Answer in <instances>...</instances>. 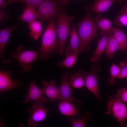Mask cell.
<instances>
[{
  "mask_svg": "<svg viewBox=\"0 0 127 127\" xmlns=\"http://www.w3.org/2000/svg\"><path fill=\"white\" fill-rule=\"evenodd\" d=\"M69 0H58L59 3L62 6L67 5L68 3Z\"/></svg>",
  "mask_w": 127,
  "mask_h": 127,
  "instance_id": "33",
  "label": "cell"
},
{
  "mask_svg": "<svg viewBox=\"0 0 127 127\" xmlns=\"http://www.w3.org/2000/svg\"><path fill=\"white\" fill-rule=\"evenodd\" d=\"M91 14L87 13L78 24L79 41V54L89 51V43L97 36V28Z\"/></svg>",
  "mask_w": 127,
  "mask_h": 127,
  "instance_id": "1",
  "label": "cell"
},
{
  "mask_svg": "<svg viewBox=\"0 0 127 127\" xmlns=\"http://www.w3.org/2000/svg\"><path fill=\"white\" fill-rule=\"evenodd\" d=\"M116 98L124 103H127V88H123L118 90L114 96Z\"/></svg>",
  "mask_w": 127,
  "mask_h": 127,
  "instance_id": "28",
  "label": "cell"
},
{
  "mask_svg": "<svg viewBox=\"0 0 127 127\" xmlns=\"http://www.w3.org/2000/svg\"><path fill=\"white\" fill-rule=\"evenodd\" d=\"M8 14H7L5 11L0 10V22L4 21L6 19L9 18Z\"/></svg>",
  "mask_w": 127,
  "mask_h": 127,
  "instance_id": "31",
  "label": "cell"
},
{
  "mask_svg": "<svg viewBox=\"0 0 127 127\" xmlns=\"http://www.w3.org/2000/svg\"><path fill=\"white\" fill-rule=\"evenodd\" d=\"M118 0H95L91 4L85 7L87 13H99L106 11L112 4Z\"/></svg>",
  "mask_w": 127,
  "mask_h": 127,
  "instance_id": "15",
  "label": "cell"
},
{
  "mask_svg": "<svg viewBox=\"0 0 127 127\" xmlns=\"http://www.w3.org/2000/svg\"><path fill=\"white\" fill-rule=\"evenodd\" d=\"M125 0H118V2L120 4H122L123 3Z\"/></svg>",
  "mask_w": 127,
  "mask_h": 127,
  "instance_id": "35",
  "label": "cell"
},
{
  "mask_svg": "<svg viewBox=\"0 0 127 127\" xmlns=\"http://www.w3.org/2000/svg\"><path fill=\"white\" fill-rule=\"evenodd\" d=\"M85 75L83 70L79 69L70 76L69 82L71 87L74 88L79 89L85 86Z\"/></svg>",
  "mask_w": 127,
  "mask_h": 127,
  "instance_id": "18",
  "label": "cell"
},
{
  "mask_svg": "<svg viewBox=\"0 0 127 127\" xmlns=\"http://www.w3.org/2000/svg\"><path fill=\"white\" fill-rule=\"evenodd\" d=\"M40 53L39 51L25 50L23 46L19 45L8 56L18 62L21 72L27 73L32 69L31 64L40 59L38 56Z\"/></svg>",
  "mask_w": 127,
  "mask_h": 127,
  "instance_id": "3",
  "label": "cell"
},
{
  "mask_svg": "<svg viewBox=\"0 0 127 127\" xmlns=\"http://www.w3.org/2000/svg\"><path fill=\"white\" fill-rule=\"evenodd\" d=\"M127 13V3L123 7V9Z\"/></svg>",
  "mask_w": 127,
  "mask_h": 127,
  "instance_id": "34",
  "label": "cell"
},
{
  "mask_svg": "<svg viewBox=\"0 0 127 127\" xmlns=\"http://www.w3.org/2000/svg\"><path fill=\"white\" fill-rule=\"evenodd\" d=\"M118 43L113 35L109 40L105 51L107 60H109L113 58L115 52L118 50Z\"/></svg>",
  "mask_w": 127,
  "mask_h": 127,
  "instance_id": "23",
  "label": "cell"
},
{
  "mask_svg": "<svg viewBox=\"0 0 127 127\" xmlns=\"http://www.w3.org/2000/svg\"><path fill=\"white\" fill-rule=\"evenodd\" d=\"M77 53L70 54L66 57L65 59L61 62L57 63V65L61 67L70 68L75 64L78 55Z\"/></svg>",
  "mask_w": 127,
  "mask_h": 127,
  "instance_id": "25",
  "label": "cell"
},
{
  "mask_svg": "<svg viewBox=\"0 0 127 127\" xmlns=\"http://www.w3.org/2000/svg\"><path fill=\"white\" fill-rule=\"evenodd\" d=\"M35 7L26 4L24 10L20 16V21L26 22L28 23L36 20L38 18V15Z\"/></svg>",
  "mask_w": 127,
  "mask_h": 127,
  "instance_id": "19",
  "label": "cell"
},
{
  "mask_svg": "<svg viewBox=\"0 0 127 127\" xmlns=\"http://www.w3.org/2000/svg\"><path fill=\"white\" fill-rule=\"evenodd\" d=\"M70 42L69 46L65 50V56L66 57L72 54H79V38L76 31V26L72 23L70 35Z\"/></svg>",
  "mask_w": 127,
  "mask_h": 127,
  "instance_id": "16",
  "label": "cell"
},
{
  "mask_svg": "<svg viewBox=\"0 0 127 127\" xmlns=\"http://www.w3.org/2000/svg\"><path fill=\"white\" fill-rule=\"evenodd\" d=\"M7 5V1L5 0H0V8H4Z\"/></svg>",
  "mask_w": 127,
  "mask_h": 127,
  "instance_id": "32",
  "label": "cell"
},
{
  "mask_svg": "<svg viewBox=\"0 0 127 127\" xmlns=\"http://www.w3.org/2000/svg\"><path fill=\"white\" fill-rule=\"evenodd\" d=\"M27 111L30 115L27 119V125L29 127H36L39 122L46 119L49 110L46 108L44 103L39 104L34 103L32 104V109L28 108Z\"/></svg>",
  "mask_w": 127,
  "mask_h": 127,
  "instance_id": "7",
  "label": "cell"
},
{
  "mask_svg": "<svg viewBox=\"0 0 127 127\" xmlns=\"http://www.w3.org/2000/svg\"><path fill=\"white\" fill-rule=\"evenodd\" d=\"M114 23L118 26H127V13L123 9L121 10L116 16Z\"/></svg>",
  "mask_w": 127,
  "mask_h": 127,
  "instance_id": "26",
  "label": "cell"
},
{
  "mask_svg": "<svg viewBox=\"0 0 127 127\" xmlns=\"http://www.w3.org/2000/svg\"><path fill=\"white\" fill-rule=\"evenodd\" d=\"M10 71L0 70V92L2 93L6 91L12 90L14 88L21 87L23 83L18 79L12 80Z\"/></svg>",
  "mask_w": 127,
  "mask_h": 127,
  "instance_id": "11",
  "label": "cell"
},
{
  "mask_svg": "<svg viewBox=\"0 0 127 127\" xmlns=\"http://www.w3.org/2000/svg\"><path fill=\"white\" fill-rule=\"evenodd\" d=\"M91 114V112L88 111L79 119L75 118V116H69L67 119L73 127H85L86 126L87 121L91 120L92 118Z\"/></svg>",
  "mask_w": 127,
  "mask_h": 127,
  "instance_id": "22",
  "label": "cell"
},
{
  "mask_svg": "<svg viewBox=\"0 0 127 127\" xmlns=\"http://www.w3.org/2000/svg\"><path fill=\"white\" fill-rule=\"evenodd\" d=\"M63 6L58 0H48L43 2L38 6L37 10L39 21L41 23L53 20L63 10Z\"/></svg>",
  "mask_w": 127,
  "mask_h": 127,
  "instance_id": "6",
  "label": "cell"
},
{
  "mask_svg": "<svg viewBox=\"0 0 127 127\" xmlns=\"http://www.w3.org/2000/svg\"><path fill=\"white\" fill-rule=\"evenodd\" d=\"M111 76L108 79V84H114L120 72L119 67L115 64L112 63L110 69Z\"/></svg>",
  "mask_w": 127,
  "mask_h": 127,
  "instance_id": "27",
  "label": "cell"
},
{
  "mask_svg": "<svg viewBox=\"0 0 127 127\" xmlns=\"http://www.w3.org/2000/svg\"><path fill=\"white\" fill-rule=\"evenodd\" d=\"M56 83L54 79L49 82L45 79L43 80L42 81L43 86V88H41L42 92L52 102L60 100L59 88L56 85Z\"/></svg>",
  "mask_w": 127,
  "mask_h": 127,
  "instance_id": "13",
  "label": "cell"
},
{
  "mask_svg": "<svg viewBox=\"0 0 127 127\" xmlns=\"http://www.w3.org/2000/svg\"><path fill=\"white\" fill-rule=\"evenodd\" d=\"M63 10L61 11L57 16V27L56 28L58 38V52L61 56L63 54L66 40L71 35V31L69 28L70 23L75 18L73 16L69 17L66 15Z\"/></svg>",
  "mask_w": 127,
  "mask_h": 127,
  "instance_id": "4",
  "label": "cell"
},
{
  "mask_svg": "<svg viewBox=\"0 0 127 127\" xmlns=\"http://www.w3.org/2000/svg\"><path fill=\"white\" fill-rule=\"evenodd\" d=\"M17 24L9 28L1 29L0 31V57L3 64H6L11 62L10 59H5L4 51L6 44L12 32L16 29Z\"/></svg>",
  "mask_w": 127,
  "mask_h": 127,
  "instance_id": "14",
  "label": "cell"
},
{
  "mask_svg": "<svg viewBox=\"0 0 127 127\" xmlns=\"http://www.w3.org/2000/svg\"><path fill=\"white\" fill-rule=\"evenodd\" d=\"M49 21L42 36L41 45L39 50L40 59L44 61L48 59L50 54H55L58 51L55 22L53 20Z\"/></svg>",
  "mask_w": 127,
  "mask_h": 127,
  "instance_id": "2",
  "label": "cell"
},
{
  "mask_svg": "<svg viewBox=\"0 0 127 127\" xmlns=\"http://www.w3.org/2000/svg\"><path fill=\"white\" fill-rule=\"evenodd\" d=\"M113 35L118 43V50L125 52L127 47L126 35L120 28H115Z\"/></svg>",
  "mask_w": 127,
  "mask_h": 127,
  "instance_id": "21",
  "label": "cell"
},
{
  "mask_svg": "<svg viewBox=\"0 0 127 127\" xmlns=\"http://www.w3.org/2000/svg\"><path fill=\"white\" fill-rule=\"evenodd\" d=\"M12 0H8L7 1V5L10 3V2Z\"/></svg>",
  "mask_w": 127,
  "mask_h": 127,
  "instance_id": "36",
  "label": "cell"
},
{
  "mask_svg": "<svg viewBox=\"0 0 127 127\" xmlns=\"http://www.w3.org/2000/svg\"><path fill=\"white\" fill-rule=\"evenodd\" d=\"M28 27L30 30V37L31 39L37 40L42 33L41 23L36 20L29 23Z\"/></svg>",
  "mask_w": 127,
  "mask_h": 127,
  "instance_id": "24",
  "label": "cell"
},
{
  "mask_svg": "<svg viewBox=\"0 0 127 127\" xmlns=\"http://www.w3.org/2000/svg\"><path fill=\"white\" fill-rule=\"evenodd\" d=\"M94 20L97 28L100 30L101 32L110 31L115 28L112 27L111 22L109 20L102 18L100 15L99 13L95 16Z\"/></svg>",
  "mask_w": 127,
  "mask_h": 127,
  "instance_id": "20",
  "label": "cell"
},
{
  "mask_svg": "<svg viewBox=\"0 0 127 127\" xmlns=\"http://www.w3.org/2000/svg\"><path fill=\"white\" fill-rule=\"evenodd\" d=\"M83 104L79 100L74 98L70 101L60 100L58 108L62 114L66 116H81L80 107Z\"/></svg>",
  "mask_w": 127,
  "mask_h": 127,
  "instance_id": "9",
  "label": "cell"
},
{
  "mask_svg": "<svg viewBox=\"0 0 127 127\" xmlns=\"http://www.w3.org/2000/svg\"><path fill=\"white\" fill-rule=\"evenodd\" d=\"M68 72H66L61 76V83L59 88L60 100L70 101L74 98L71 96V89L69 81Z\"/></svg>",
  "mask_w": 127,
  "mask_h": 127,
  "instance_id": "17",
  "label": "cell"
},
{
  "mask_svg": "<svg viewBox=\"0 0 127 127\" xmlns=\"http://www.w3.org/2000/svg\"><path fill=\"white\" fill-rule=\"evenodd\" d=\"M119 67L120 72L117 79L127 77V59L119 63Z\"/></svg>",
  "mask_w": 127,
  "mask_h": 127,
  "instance_id": "30",
  "label": "cell"
},
{
  "mask_svg": "<svg viewBox=\"0 0 127 127\" xmlns=\"http://www.w3.org/2000/svg\"><path fill=\"white\" fill-rule=\"evenodd\" d=\"M30 101L38 104L48 102V99L44 96L41 89L37 85L34 79L30 82L27 93L22 103L26 104Z\"/></svg>",
  "mask_w": 127,
  "mask_h": 127,
  "instance_id": "10",
  "label": "cell"
},
{
  "mask_svg": "<svg viewBox=\"0 0 127 127\" xmlns=\"http://www.w3.org/2000/svg\"><path fill=\"white\" fill-rule=\"evenodd\" d=\"M114 29L107 32H101L100 34L102 37L98 41L95 50L90 59L91 63L99 62L101 60L100 56L105 51L109 40L113 35Z\"/></svg>",
  "mask_w": 127,
  "mask_h": 127,
  "instance_id": "12",
  "label": "cell"
},
{
  "mask_svg": "<svg viewBox=\"0 0 127 127\" xmlns=\"http://www.w3.org/2000/svg\"><path fill=\"white\" fill-rule=\"evenodd\" d=\"M91 71L86 73L85 86L100 101L101 98L98 85L99 77L97 74L100 71L99 65L97 63H95L91 65Z\"/></svg>",
  "mask_w": 127,
  "mask_h": 127,
  "instance_id": "8",
  "label": "cell"
},
{
  "mask_svg": "<svg viewBox=\"0 0 127 127\" xmlns=\"http://www.w3.org/2000/svg\"><path fill=\"white\" fill-rule=\"evenodd\" d=\"M47 0H12L10 3H24L36 8L38 7L43 2Z\"/></svg>",
  "mask_w": 127,
  "mask_h": 127,
  "instance_id": "29",
  "label": "cell"
},
{
  "mask_svg": "<svg viewBox=\"0 0 127 127\" xmlns=\"http://www.w3.org/2000/svg\"><path fill=\"white\" fill-rule=\"evenodd\" d=\"M106 113L112 115L119 124L120 127L127 126V106L124 103L111 95L107 102Z\"/></svg>",
  "mask_w": 127,
  "mask_h": 127,
  "instance_id": "5",
  "label": "cell"
}]
</instances>
